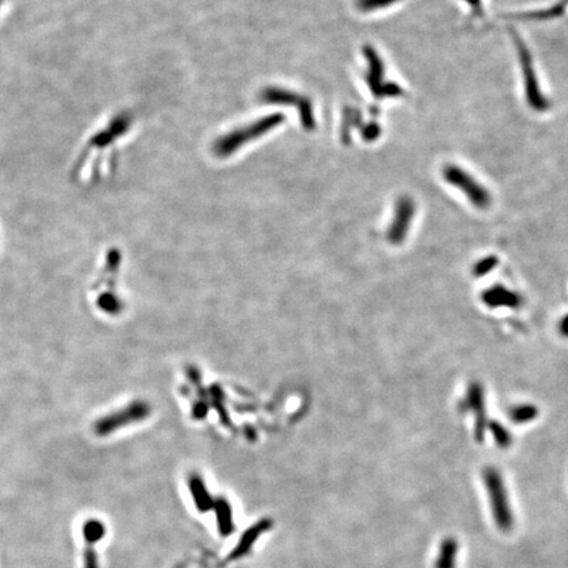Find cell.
I'll return each instance as SVG.
<instances>
[{
    "label": "cell",
    "instance_id": "5",
    "mask_svg": "<svg viewBox=\"0 0 568 568\" xmlns=\"http://www.w3.org/2000/svg\"><path fill=\"white\" fill-rule=\"evenodd\" d=\"M443 178L445 181L457 187L461 193L467 196L472 205H475L479 209H485L492 203V198L490 193L487 191L485 187H483L480 183L478 182L473 176H471L467 172H464L457 165H448L443 169Z\"/></svg>",
    "mask_w": 568,
    "mask_h": 568
},
{
    "label": "cell",
    "instance_id": "9",
    "mask_svg": "<svg viewBox=\"0 0 568 568\" xmlns=\"http://www.w3.org/2000/svg\"><path fill=\"white\" fill-rule=\"evenodd\" d=\"M484 391L479 383H472L469 387L466 397L463 400V409L476 415V424H475V433L476 437L480 438L484 436L485 429V400H484Z\"/></svg>",
    "mask_w": 568,
    "mask_h": 568
},
{
    "label": "cell",
    "instance_id": "19",
    "mask_svg": "<svg viewBox=\"0 0 568 568\" xmlns=\"http://www.w3.org/2000/svg\"><path fill=\"white\" fill-rule=\"evenodd\" d=\"M400 0H356L355 6L359 11L373 12L395 4Z\"/></svg>",
    "mask_w": 568,
    "mask_h": 568
},
{
    "label": "cell",
    "instance_id": "15",
    "mask_svg": "<svg viewBox=\"0 0 568 568\" xmlns=\"http://www.w3.org/2000/svg\"><path fill=\"white\" fill-rule=\"evenodd\" d=\"M362 125V115L361 111L353 107H346L343 109L342 128H341V139L343 144H350L352 129L358 128Z\"/></svg>",
    "mask_w": 568,
    "mask_h": 568
},
{
    "label": "cell",
    "instance_id": "23",
    "mask_svg": "<svg viewBox=\"0 0 568 568\" xmlns=\"http://www.w3.org/2000/svg\"><path fill=\"white\" fill-rule=\"evenodd\" d=\"M557 326H559V333H560L563 337L568 338V313L560 319Z\"/></svg>",
    "mask_w": 568,
    "mask_h": 568
},
{
    "label": "cell",
    "instance_id": "4",
    "mask_svg": "<svg viewBox=\"0 0 568 568\" xmlns=\"http://www.w3.org/2000/svg\"><path fill=\"white\" fill-rule=\"evenodd\" d=\"M259 100L268 104H283L298 109L300 116L303 128L308 132L316 129V118L313 113V106L311 99L303 97L298 92H293L280 87H268L259 94Z\"/></svg>",
    "mask_w": 568,
    "mask_h": 568
},
{
    "label": "cell",
    "instance_id": "3",
    "mask_svg": "<svg viewBox=\"0 0 568 568\" xmlns=\"http://www.w3.org/2000/svg\"><path fill=\"white\" fill-rule=\"evenodd\" d=\"M511 34L513 37L517 52H518V58H520V64H521V70H522V76H524V83H525V94L527 104L532 109H534L536 112H545L550 108V103L546 97H543L541 88H539V82L536 78V69H534V64H533V58L532 54L529 52V48L526 46L524 40L520 37V34L511 29Z\"/></svg>",
    "mask_w": 568,
    "mask_h": 568
},
{
    "label": "cell",
    "instance_id": "6",
    "mask_svg": "<svg viewBox=\"0 0 568 568\" xmlns=\"http://www.w3.org/2000/svg\"><path fill=\"white\" fill-rule=\"evenodd\" d=\"M107 534L106 525L97 520L90 518L82 525L83 538V568H100L97 545Z\"/></svg>",
    "mask_w": 568,
    "mask_h": 568
},
{
    "label": "cell",
    "instance_id": "13",
    "mask_svg": "<svg viewBox=\"0 0 568 568\" xmlns=\"http://www.w3.org/2000/svg\"><path fill=\"white\" fill-rule=\"evenodd\" d=\"M216 515V524L217 530L223 536H229L235 533V518H233V508L230 503L224 499H216L214 506Z\"/></svg>",
    "mask_w": 568,
    "mask_h": 568
},
{
    "label": "cell",
    "instance_id": "21",
    "mask_svg": "<svg viewBox=\"0 0 568 568\" xmlns=\"http://www.w3.org/2000/svg\"><path fill=\"white\" fill-rule=\"evenodd\" d=\"M361 133H362V139H365L366 142H373L376 139H379V136L382 133V128L377 123L371 121L361 128Z\"/></svg>",
    "mask_w": 568,
    "mask_h": 568
},
{
    "label": "cell",
    "instance_id": "20",
    "mask_svg": "<svg viewBox=\"0 0 568 568\" xmlns=\"http://www.w3.org/2000/svg\"><path fill=\"white\" fill-rule=\"evenodd\" d=\"M499 259L493 256H488V257L482 258L480 261H478L475 263V266L472 268V272L475 274V277H485L488 275L492 270L497 268Z\"/></svg>",
    "mask_w": 568,
    "mask_h": 568
},
{
    "label": "cell",
    "instance_id": "7",
    "mask_svg": "<svg viewBox=\"0 0 568 568\" xmlns=\"http://www.w3.org/2000/svg\"><path fill=\"white\" fill-rule=\"evenodd\" d=\"M415 212H416V205L409 196L399 198L396 208H395V217H394L392 226H389V229H388V240L392 244L399 245L406 240Z\"/></svg>",
    "mask_w": 568,
    "mask_h": 568
},
{
    "label": "cell",
    "instance_id": "10",
    "mask_svg": "<svg viewBox=\"0 0 568 568\" xmlns=\"http://www.w3.org/2000/svg\"><path fill=\"white\" fill-rule=\"evenodd\" d=\"M363 54H365L367 64H368V70L365 76L366 83L371 90V92L374 94V97L377 99L382 87L385 86V83H386L385 82V64H383L380 55L370 45H366L363 48Z\"/></svg>",
    "mask_w": 568,
    "mask_h": 568
},
{
    "label": "cell",
    "instance_id": "18",
    "mask_svg": "<svg viewBox=\"0 0 568 568\" xmlns=\"http://www.w3.org/2000/svg\"><path fill=\"white\" fill-rule=\"evenodd\" d=\"M488 427H490V430H491V433H492L494 442H496L500 448L506 449V448H509V446L512 445L513 437H512V434L509 433V430L505 428L504 425H501V424L497 422V421H492V422H490Z\"/></svg>",
    "mask_w": 568,
    "mask_h": 568
},
{
    "label": "cell",
    "instance_id": "16",
    "mask_svg": "<svg viewBox=\"0 0 568 568\" xmlns=\"http://www.w3.org/2000/svg\"><path fill=\"white\" fill-rule=\"evenodd\" d=\"M539 415L538 408L533 404H518L515 407L511 408L508 412V416L511 418L512 422H515L517 425H524V424H529L533 420H536Z\"/></svg>",
    "mask_w": 568,
    "mask_h": 568
},
{
    "label": "cell",
    "instance_id": "17",
    "mask_svg": "<svg viewBox=\"0 0 568 568\" xmlns=\"http://www.w3.org/2000/svg\"><path fill=\"white\" fill-rule=\"evenodd\" d=\"M568 6V0H562L559 1L555 6H553L548 10H543V11L530 12V13H520V15H515V19H529V20H546V19H554L557 16H562L566 7Z\"/></svg>",
    "mask_w": 568,
    "mask_h": 568
},
{
    "label": "cell",
    "instance_id": "22",
    "mask_svg": "<svg viewBox=\"0 0 568 568\" xmlns=\"http://www.w3.org/2000/svg\"><path fill=\"white\" fill-rule=\"evenodd\" d=\"M466 1L470 4L475 16H479V18L483 16L482 0H466Z\"/></svg>",
    "mask_w": 568,
    "mask_h": 568
},
{
    "label": "cell",
    "instance_id": "2",
    "mask_svg": "<svg viewBox=\"0 0 568 568\" xmlns=\"http://www.w3.org/2000/svg\"><path fill=\"white\" fill-rule=\"evenodd\" d=\"M283 113H270L265 118H258L257 121L249 124L244 128H238L226 136L220 137L214 145V151L217 157L226 158L228 155L236 153L241 146L247 142L259 139L261 136L266 134L270 130L277 128L284 121Z\"/></svg>",
    "mask_w": 568,
    "mask_h": 568
},
{
    "label": "cell",
    "instance_id": "12",
    "mask_svg": "<svg viewBox=\"0 0 568 568\" xmlns=\"http://www.w3.org/2000/svg\"><path fill=\"white\" fill-rule=\"evenodd\" d=\"M188 488L191 491L193 503L196 505V509L202 513H207L214 509L215 506V499L208 492L205 483L199 475H193L188 479Z\"/></svg>",
    "mask_w": 568,
    "mask_h": 568
},
{
    "label": "cell",
    "instance_id": "14",
    "mask_svg": "<svg viewBox=\"0 0 568 568\" xmlns=\"http://www.w3.org/2000/svg\"><path fill=\"white\" fill-rule=\"evenodd\" d=\"M459 543L455 538L448 536L440 543L434 568H457Z\"/></svg>",
    "mask_w": 568,
    "mask_h": 568
},
{
    "label": "cell",
    "instance_id": "8",
    "mask_svg": "<svg viewBox=\"0 0 568 568\" xmlns=\"http://www.w3.org/2000/svg\"><path fill=\"white\" fill-rule=\"evenodd\" d=\"M482 300L490 308H512V310L520 308L524 303L522 296L518 292L509 290L508 287H504L501 284L492 286L488 290L484 291L482 293Z\"/></svg>",
    "mask_w": 568,
    "mask_h": 568
},
{
    "label": "cell",
    "instance_id": "1",
    "mask_svg": "<svg viewBox=\"0 0 568 568\" xmlns=\"http://www.w3.org/2000/svg\"><path fill=\"white\" fill-rule=\"evenodd\" d=\"M483 483L488 493V501L494 524L499 530L504 533L511 532L515 525V515L501 472L494 467H487L483 471Z\"/></svg>",
    "mask_w": 568,
    "mask_h": 568
},
{
    "label": "cell",
    "instance_id": "11",
    "mask_svg": "<svg viewBox=\"0 0 568 568\" xmlns=\"http://www.w3.org/2000/svg\"><path fill=\"white\" fill-rule=\"evenodd\" d=\"M271 526H272V521L270 518L259 520L254 525L250 526L249 529L245 530V533L242 534V536L240 538L235 550L229 554L228 559L229 560H238V559L245 557L247 553H250L251 547L256 545L259 536L268 532L271 529Z\"/></svg>",
    "mask_w": 568,
    "mask_h": 568
}]
</instances>
